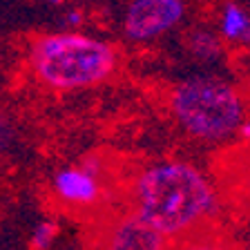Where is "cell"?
Segmentation results:
<instances>
[{"instance_id":"11","label":"cell","mask_w":250,"mask_h":250,"mask_svg":"<svg viewBox=\"0 0 250 250\" xmlns=\"http://www.w3.org/2000/svg\"><path fill=\"white\" fill-rule=\"evenodd\" d=\"M11 141H14V125H11L9 116L0 109V152L7 150Z\"/></svg>"},{"instance_id":"4","label":"cell","mask_w":250,"mask_h":250,"mask_svg":"<svg viewBox=\"0 0 250 250\" xmlns=\"http://www.w3.org/2000/svg\"><path fill=\"white\" fill-rule=\"evenodd\" d=\"M183 18V0H130L123 18V31L130 41L146 42L174 29Z\"/></svg>"},{"instance_id":"6","label":"cell","mask_w":250,"mask_h":250,"mask_svg":"<svg viewBox=\"0 0 250 250\" xmlns=\"http://www.w3.org/2000/svg\"><path fill=\"white\" fill-rule=\"evenodd\" d=\"M54 192L67 206H89L99 199V167L94 163H85L78 167L61 170L54 177Z\"/></svg>"},{"instance_id":"7","label":"cell","mask_w":250,"mask_h":250,"mask_svg":"<svg viewBox=\"0 0 250 250\" xmlns=\"http://www.w3.org/2000/svg\"><path fill=\"white\" fill-rule=\"evenodd\" d=\"M219 36L230 45H250V14L248 9L226 0L219 9Z\"/></svg>"},{"instance_id":"14","label":"cell","mask_w":250,"mask_h":250,"mask_svg":"<svg viewBox=\"0 0 250 250\" xmlns=\"http://www.w3.org/2000/svg\"><path fill=\"white\" fill-rule=\"evenodd\" d=\"M49 5H65V0H47Z\"/></svg>"},{"instance_id":"2","label":"cell","mask_w":250,"mask_h":250,"mask_svg":"<svg viewBox=\"0 0 250 250\" xmlns=\"http://www.w3.org/2000/svg\"><path fill=\"white\" fill-rule=\"evenodd\" d=\"M34 76L58 92L105 83L116 69V49L81 31H58L34 41L29 52Z\"/></svg>"},{"instance_id":"5","label":"cell","mask_w":250,"mask_h":250,"mask_svg":"<svg viewBox=\"0 0 250 250\" xmlns=\"http://www.w3.org/2000/svg\"><path fill=\"white\" fill-rule=\"evenodd\" d=\"M103 250H174V239L132 212L105 228Z\"/></svg>"},{"instance_id":"1","label":"cell","mask_w":250,"mask_h":250,"mask_svg":"<svg viewBox=\"0 0 250 250\" xmlns=\"http://www.w3.org/2000/svg\"><path fill=\"white\" fill-rule=\"evenodd\" d=\"M217 192L208 177L188 161H159L146 167L132 186V212L170 239H181L210 226Z\"/></svg>"},{"instance_id":"3","label":"cell","mask_w":250,"mask_h":250,"mask_svg":"<svg viewBox=\"0 0 250 250\" xmlns=\"http://www.w3.org/2000/svg\"><path fill=\"white\" fill-rule=\"evenodd\" d=\"M172 116L181 130L206 143H224L244 132L246 103L232 83L217 76H194L170 92Z\"/></svg>"},{"instance_id":"10","label":"cell","mask_w":250,"mask_h":250,"mask_svg":"<svg viewBox=\"0 0 250 250\" xmlns=\"http://www.w3.org/2000/svg\"><path fill=\"white\" fill-rule=\"evenodd\" d=\"M56 234H58V226L54 224V221H42V224H38L34 234H31L29 250H47L52 246Z\"/></svg>"},{"instance_id":"13","label":"cell","mask_w":250,"mask_h":250,"mask_svg":"<svg viewBox=\"0 0 250 250\" xmlns=\"http://www.w3.org/2000/svg\"><path fill=\"white\" fill-rule=\"evenodd\" d=\"M248 166V174H246V212H248V217H250V163H246Z\"/></svg>"},{"instance_id":"8","label":"cell","mask_w":250,"mask_h":250,"mask_svg":"<svg viewBox=\"0 0 250 250\" xmlns=\"http://www.w3.org/2000/svg\"><path fill=\"white\" fill-rule=\"evenodd\" d=\"M174 250H239L224 234H217L212 226H203L192 234L174 239Z\"/></svg>"},{"instance_id":"12","label":"cell","mask_w":250,"mask_h":250,"mask_svg":"<svg viewBox=\"0 0 250 250\" xmlns=\"http://www.w3.org/2000/svg\"><path fill=\"white\" fill-rule=\"evenodd\" d=\"M65 21H67L72 27L81 25V22H83V11H78V9H69L67 14H65Z\"/></svg>"},{"instance_id":"9","label":"cell","mask_w":250,"mask_h":250,"mask_svg":"<svg viewBox=\"0 0 250 250\" xmlns=\"http://www.w3.org/2000/svg\"><path fill=\"white\" fill-rule=\"evenodd\" d=\"M224 38L217 36L214 31L206 29V27H197L188 34V49L199 58V61H217L224 52V47H221Z\"/></svg>"}]
</instances>
